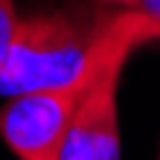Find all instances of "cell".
<instances>
[{
	"mask_svg": "<svg viewBox=\"0 0 160 160\" xmlns=\"http://www.w3.org/2000/svg\"><path fill=\"white\" fill-rule=\"evenodd\" d=\"M111 3H125V6H137L140 0H111Z\"/></svg>",
	"mask_w": 160,
	"mask_h": 160,
	"instance_id": "obj_6",
	"label": "cell"
},
{
	"mask_svg": "<svg viewBox=\"0 0 160 160\" xmlns=\"http://www.w3.org/2000/svg\"><path fill=\"white\" fill-rule=\"evenodd\" d=\"M18 23H21V18L15 12V3L12 0H0V58L6 55L9 44H12Z\"/></svg>",
	"mask_w": 160,
	"mask_h": 160,
	"instance_id": "obj_4",
	"label": "cell"
},
{
	"mask_svg": "<svg viewBox=\"0 0 160 160\" xmlns=\"http://www.w3.org/2000/svg\"><path fill=\"white\" fill-rule=\"evenodd\" d=\"M134 9H140V12H146V15H152V18L160 21V0H140Z\"/></svg>",
	"mask_w": 160,
	"mask_h": 160,
	"instance_id": "obj_5",
	"label": "cell"
},
{
	"mask_svg": "<svg viewBox=\"0 0 160 160\" xmlns=\"http://www.w3.org/2000/svg\"><path fill=\"white\" fill-rule=\"evenodd\" d=\"M152 38H160V21L140 9L96 18L88 64L82 73L76 117L61 160H119V76L131 50Z\"/></svg>",
	"mask_w": 160,
	"mask_h": 160,
	"instance_id": "obj_1",
	"label": "cell"
},
{
	"mask_svg": "<svg viewBox=\"0 0 160 160\" xmlns=\"http://www.w3.org/2000/svg\"><path fill=\"white\" fill-rule=\"evenodd\" d=\"M157 160H160V157H157Z\"/></svg>",
	"mask_w": 160,
	"mask_h": 160,
	"instance_id": "obj_7",
	"label": "cell"
},
{
	"mask_svg": "<svg viewBox=\"0 0 160 160\" xmlns=\"http://www.w3.org/2000/svg\"><path fill=\"white\" fill-rule=\"evenodd\" d=\"M82 79L67 88L18 93L0 111V134L18 160H61L76 117Z\"/></svg>",
	"mask_w": 160,
	"mask_h": 160,
	"instance_id": "obj_3",
	"label": "cell"
},
{
	"mask_svg": "<svg viewBox=\"0 0 160 160\" xmlns=\"http://www.w3.org/2000/svg\"><path fill=\"white\" fill-rule=\"evenodd\" d=\"M93 26L67 15L21 18L15 38L0 58V93L18 96L29 90L76 84L88 64Z\"/></svg>",
	"mask_w": 160,
	"mask_h": 160,
	"instance_id": "obj_2",
	"label": "cell"
}]
</instances>
